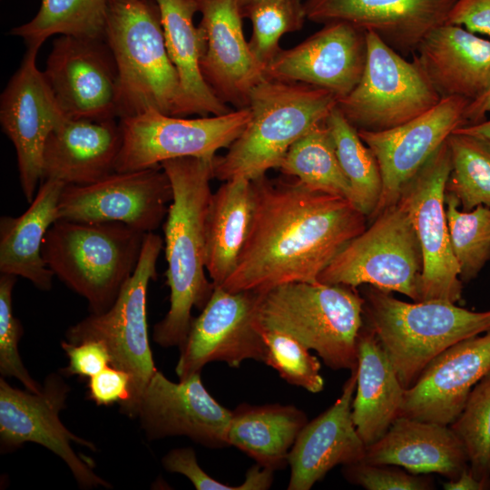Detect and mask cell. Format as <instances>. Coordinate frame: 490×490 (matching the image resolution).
Wrapping results in <instances>:
<instances>
[{
	"mask_svg": "<svg viewBox=\"0 0 490 490\" xmlns=\"http://www.w3.org/2000/svg\"><path fill=\"white\" fill-rule=\"evenodd\" d=\"M446 24L490 36V0H456Z\"/></svg>",
	"mask_w": 490,
	"mask_h": 490,
	"instance_id": "bcb514c9",
	"label": "cell"
},
{
	"mask_svg": "<svg viewBox=\"0 0 490 490\" xmlns=\"http://www.w3.org/2000/svg\"><path fill=\"white\" fill-rule=\"evenodd\" d=\"M307 423L306 414L294 406L243 404L232 411L228 442L275 471L289 465L290 449Z\"/></svg>",
	"mask_w": 490,
	"mask_h": 490,
	"instance_id": "1f68e13d",
	"label": "cell"
},
{
	"mask_svg": "<svg viewBox=\"0 0 490 490\" xmlns=\"http://www.w3.org/2000/svg\"><path fill=\"white\" fill-rule=\"evenodd\" d=\"M130 376L111 365L89 377L88 395L99 406L119 403L122 407L130 398Z\"/></svg>",
	"mask_w": 490,
	"mask_h": 490,
	"instance_id": "f6af8a7d",
	"label": "cell"
},
{
	"mask_svg": "<svg viewBox=\"0 0 490 490\" xmlns=\"http://www.w3.org/2000/svg\"><path fill=\"white\" fill-rule=\"evenodd\" d=\"M232 411L205 388L201 372L178 383L156 370L139 405L138 416L147 438L184 436L204 446H230Z\"/></svg>",
	"mask_w": 490,
	"mask_h": 490,
	"instance_id": "d6986e66",
	"label": "cell"
},
{
	"mask_svg": "<svg viewBox=\"0 0 490 490\" xmlns=\"http://www.w3.org/2000/svg\"><path fill=\"white\" fill-rule=\"evenodd\" d=\"M446 490H487V485L478 480L469 470H464L456 479L448 480L443 484Z\"/></svg>",
	"mask_w": 490,
	"mask_h": 490,
	"instance_id": "c3c4849f",
	"label": "cell"
},
{
	"mask_svg": "<svg viewBox=\"0 0 490 490\" xmlns=\"http://www.w3.org/2000/svg\"><path fill=\"white\" fill-rule=\"evenodd\" d=\"M453 132L473 136L490 147V120L474 124H467L456 129Z\"/></svg>",
	"mask_w": 490,
	"mask_h": 490,
	"instance_id": "f907efd6",
	"label": "cell"
},
{
	"mask_svg": "<svg viewBox=\"0 0 490 490\" xmlns=\"http://www.w3.org/2000/svg\"><path fill=\"white\" fill-rule=\"evenodd\" d=\"M40 47L31 46L0 99V122L13 142L19 181L27 202L42 181L43 154L50 133L68 117L59 106L44 73L37 68Z\"/></svg>",
	"mask_w": 490,
	"mask_h": 490,
	"instance_id": "2e32d148",
	"label": "cell"
},
{
	"mask_svg": "<svg viewBox=\"0 0 490 490\" xmlns=\"http://www.w3.org/2000/svg\"><path fill=\"white\" fill-rule=\"evenodd\" d=\"M367 59L357 86L336 106L357 129L379 132L399 126L441 100L423 70L366 31Z\"/></svg>",
	"mask_w": 490,
	"mask_h": 490,
	"instance_id": "30bf717a",
	"label": "cell"
},
{
	"mask_svg": "<svg viewBox=\"0 0 490 490\" xmlns=\"http://www.w3.org/2000/svg\"><path fill=\"white\" fill-rule=\"evenodd\" d=\"M450 171L446 142L407 182L397 201L414 226L422 252L419 301L456 303L462 297L463 282L451 245L445 204Z\"/></svg>",
	"mask_w": 490,
	"mask_h": 490,
	"instance_id": "7c38bea8",
	"label": "cell"
},
{
	"mask_svg": "<svg viewBox=\"0 0 490 490\" xmlns=\"http://www.w3.org/2000/svg\"><path fill=\"white\" fill-rule=\"evenodd\" d=\"M469 103L456 96L441 98L427 112L395 128L358 130L373 152L382 177L380 200L370 220L396 205L407 182L456 129L466 125L465 113Z\"/></svg>",
	"mask_w": 490,
	"mask_h": 490,
	"instance_id": "ac0fdd59",
	"label": "cell"
},
{
	"mask_svg": "<svg viewBox=\"0 0 490 490\" xmlns=\"http://www.w3.org/2000/svg\"><path fill=\"white\" fill-rule=\"evenodd\" d=\"M364 462L400 466L412 474L436 473L456 479L469 467L465 446L449 425L398 416L376 442Z\"/></svg>",
	"mask_w": 490,
	"mask_h": 490,
	"instance_id": "4316f807",
	"label": "cell"
},
{
	"mask_svg": "<svg viewBox=\"0 0 490 490\" xmlns=\"http://www.w3.org/2000/svg\"><path fill=\"white\" fill-rule=\"evenodd\" d=\"M163 240L154 232L144 236L137 266L122 288L113 306L91 315L66 331L68 342L102 341L111 357V366L131 378L130 398L121 411L137 417L142 394L157 368L148 337L146 299L151 280L157 279V261Z\"/></svg>",
	"mask_w": 490,
	"mask_h": 490,
	"instance_id": "ba28073f",
	"label": "cell"
},
{
	"mask_svg": "<svg viewBox=\"0 0 490 490\" xmlns=\"http://www.w3.org/2000/svg\"><path fill=\"white\" fill-rule=\"evenodd\" d=\"M490 113V90L476 100L469 103L465 113L467 124H474L485 120Z\"/></svg>",
	"mask_w": 490,
	"mask_h": 490,
	"instance_id": "681fc988",
	"label": "cell"
},
{
	"mask_svg": "<svg viewBox=\"0 0 490 490\" xmlns=\"http://www.w3.org/2000/svg\"><path fill=\"white\" fill-rule=\"evenodd\" d=\"M358 369L352 418L369 446L399 416L405 388L376 333L364 322L358 338Z\"/></svg>",
	"mask_w": 490,
	"mask_h": 490,
	"instance_id": "f1b7e54d",
	"label": "cell"
},
{
	"mask_svg": "<svg viewBox=\"0 0 490 490\" xmlns=\"http://www.w3.org/2000/svg\"><path fill=\"white\" fill-rule=\"evenodd\" d=\"M490 372V329L463 339L436 356L405 389L399 416L450 425L467 397Z\"/></svg>",
	"mask_w": 490,
	"mask_h": 490,
	"instance_id": "44dd1931",
	"label": "cell"
},
{
	"mask_svg": "<svg viewBox=\"0 0 490 490\" xmlns=\"http://www.w3.org/2000/svg\"><path fill=\"white\" fill-rule=\"evenodd\" d=\"M274 470L264 467L259 464L250 468L242 483L245 490H265L270 488L273 482Z\"/></svg>",
	"mask_w": 490,
	"mask_h": 490,
	"instance_id": "7dc6e473",
	"label": "cell"
},
{
	"mask_svg": "<svg viewBox=\"0 0 490 490\" xmlns=\"http://www.w3.org/2000/svg\"><path fill=\"white\" fill-rule=\"evenodd\" d=\"M240 8V12L245 9L246 7L255 4V3H258V2H261V1H265V0H236Z\"/></svg>",
	"mask_w": 490,
	"mask_h": 490,
	"instance_id": "816d5d0a",
	"label": "cell"
},
{
	"mask_svg": "<svg viewBox=\"0 0 490 490\" xmlns=\"http://www.w3.org/2000/svg\"><path fill=\"white\" fill-rule=\"evenodd\" d=\"M104 38L118 72L119 119L149 110L177 117L191 114L154 0H109Z\"/></svg>",
	"mask_w": 490,
	"mask_h": 490,
	"instance_id": "3957f363",
	"label": "cell"
},
{
	"mask_svg": "<svg viewBox=\"0 0 490 490\" xmlns=\"http://www.w3.org/2000/svg\"><path fill=\"white\" fill-rule=\"evenodd\" d=\"M413 60L441 98L471 103L490 90V41L461 26L444 24L431 30Z\"/></svg>",
	"mask_w": 490,
	"mask_h": 490,
	"instance_id": "484cf974",
	"label": "cell"
},
{
	"mask_svg": "<svg viewBox=\"0 0 490 490\" xmlns=\"http://www.w3.org/2000/svg\"><path fill=\"white\" fill-rule=\"evenodd\" d=\"M449 426L465 446L469 470L490 488V372L475 385Z\"/></svg>",
	"mask_w": 490,
	"mask_h": 490,
	"instance_id": "f35d334b",
	"label": "cell"
},
{
	"mask_svg": "<svg viewBox=\"0 0 490 490\" xmlns=\"http://www.w3.org/2000/svg\"><path fill=\"white\" fill-rule=\"evenodd\" d=\"M252 181L231 179L211 194L206 218V271L214 287L235 270L253 219Z\"/></svg>",
	"mask_w": 490,
	"mask_h": 490,
	"instance_id": "f546056e",
	"label": "cell"
},
{
	"mask_svg": "<svg viewBox=\"0 0 490 490\" xmlns=\"http://www.w3.org/2000/svg\"><path fill=\"white\" fill-rule=\"evenodd\" d=\"M65 184L43 180L29 208L20 216L0 218V272L23 277L49 290L54 276L42 256L50 227L58 220V203Z\"/></svg>",
	"mask_w": 490,
	"mask_h": 490,
	"instance_id": "83f0119b",
	"label": "cell"
},
{
	"mask_svg": "<svg viewBox=\"0 0 490 490\" xmlns=\"http://www.w3.org/2000/svg\"><path fill=\"white\" fill-rule=\"evenodd\" d=\"M201 14V71L212 93L236 109L248 107L252 88L264 77L242 28L236 0H195Z\"/></svg>",
	"mask_w": 490,
	"mask_h": 490,
	"instance_id": "7402d4cb",
	"label": "cell"
},
{
	"mask_svg": "<svg viewBox=\"0 0 490 490\" xmlns=\"http://www.w3.org/2000/svg\"><path fill=\"white\" fill-rule=\"evenodd\" d=\"M250 119L249 107L192 119L155 110L122 118V144L115 172L152 168L181 157L213 158L220 149L231 145Z\"/></svg>",
	"mask_w": 490,
	"mask_h": 490,
	"instance_id": "8fae6325",
	"label": "cell"
},
{
	"mask_svg": "<svg viewBox=\"0 0 490 490\" xmlns=\"http://www.w3.org/2000/svg\"><path fill=\"white\" fill-rule=\"evenodd\" d=\"M451 171L446 192L453 194L463 211L479 205L490 207V147L459 132L447 139Z\"/></svg>",
	"mask_w": 490,
	"mask_h": 490,
	"instance_id": "d590c367",
	"label": "cell"
},
{
	"mask_svg": "<svg viewBox=\"0 0 490 490\" xmlns=\"http://www.w3.org/2000/svg\"><path fill=\"white\" fill-rule=\"evenodd\" d=\"M331 92L264 77L252 88L250 119L222 156L213 158V179L254 180L279 169L289 149L337 104Z\"/></svg>",
	"mask_w": 490,
	"mask_h": 490,
	"instance_id": "277c9868",
	"label": "cell"
},
{
	"mask_svg": "<svg viewBox=\"0 0 490 490\" xmlns=\"http://www.w3.org/2000/svg\"><path fill=\"white\" fill-rule=\"evenodd\" d=\"M422 252L414 226L397 203L379 213L320 273L318 281L369 285L419 301Z\"/></svg>",
	"mask_w": 490,
	"mask_h": 490,
	"instance_id": "9c48e42d",
	"label": "cell"
},
{
	"mask_svg": "<svg viewBox=\"0 0 490 490\" xmlns=\"http://www.w3.org/2000/svg\"><path fill=\"white\" fill-rule=\"evenodd\" d=\"M70 387L57 374L49 375L42 391L34 393L11 387L0 379L1 451L10 452L27 442L41 445L64 461L79 486L84 489L111 487L93 472V461L78 456L71 444L76 443L93 451L94 445L71 433L59 418L65 407Z\"/></svg>",
	"mask_w": 490,
	"mask_h": 490,
	"instance_id": "4fadbf2b",
	"label": "cell"
},
{
	"mask_svg": "<svg viewBox=\"0 0 490 490\" xmlns=\"http://www.w3.org/2000/svg\"><path fill=\"white\" fill-rule=\"evenodd\" d=\"M446 213L454 255L462 282L475 279L490 260V207L460 211L458 200L445 195Z\"/></svg>",
	"mask_w": 490,
	"mask_h": 490,
	"instance_id": "8d00e7d4",
	"label": "cell"
},
{
	"mask_svg": "<svg viewBox=\"0 0 490 490\" xmlns=\"http://www.w3.org/2000/svg\"><path fill=\"white\" fill-rule=\"evenodd\" d=\"M279 170L311 190L352 200L350 184L340 166L326 120L293 143Z\"/></svg>",
	"mask_w": 490,
	"mask_h": 490,
	"instance_id": "d6a6232c",
	"label": "cell"
},
{
	"mask_svg": "<svg viewBox=\"0 0 490 490\" xmlns=\"http://www.w3.org/2000/svg\"><path fill=\"white\" fill-rule=\"evenodd\" d=\"M157 4L169 56L179 75L191 114L220 115L232 111L205 82L201 71L202 36L193 17L195 0H154Z\"/></svg>",
	"mask_w": 490,
	"mask_h": 490,
	"instance_id": "4dcf8cb0",
	"label": "cell"
},
{
	"mask_svg": "<svg viewBox=\"0 0 490 490\" xmlns=\"http://www.w3.org/2000/svg\"><path fill=\"white\" fill-rule=\"evenodd\" d=\"M61 347L69 359L68 366L63 369L67 376L91 377L111 365L109 351L102 341L86 340L77 344L62 341Z\"/></svg>",
	"mask_w": 490,
	"mask_h": 490,
	"instance_id": "7bdbcfd3",
	"label": "cell"
},
{
	"mask_svg": "<svg viewBox=\"0 0 490 490\" xmlns=\"http://www.w3.org/2000/svg\"><path fill=\"white\" fill-rule=\"evenodd\" d=\"M146 233L117 221L56 220L42 256L61 281L83 297L91 313L107 311L132 275Z\"/></svg>",
	"mask_w": 490,
	"mask_h": 490,
	"instance_id": "52a82bcc",
	"label": "cell"
},
{
	"mask_svg": "<svg viewBox=\"0 0 490 490\" xmlns=\"http://www.w3.org/2000/svg\"><path fill=\"white\" fill-rule=\"evenodd\" d=\"M241 15L251 22L249 45L263 71L281 50L280 38L301 29L307 19L303 0H265L246 7Z\"/></svg>",
	"mask_w": 490,
	"mask_h": 490,
	"instance_id": "74e56055",
	"label": "cell"
},
{
	"mask_svg": "<svg viewBox=\"0 0 490 490\" xmlns=\"http://www.w3.org/2000/svg\"><path fill=\"white\" fill-rule=\"evenodd\" d=\"M164 468L171 473L185 475L197 490H245L242 484L237 486L219 482L202 470L191 447L176 448L162 458Z\"/></svg>",
	"mask_w": 490,
	"mask_h": 490,
	"instance_id": "ee69618b",
	"label": "cell"
},
{
	"mask_svg": "<svg viewBox=\"0 0 490 490\" xmlns=\"http://www.w3.org/2000/svg\"><path fill=\"white\" fill-rule=\"evenodd\" d=\"M364 298L357 288L321 282H292L261 294V329L286 333L315 350L333 370L358 366V338Z\"/></svg>",
	"mask_w": 490,
	"mask_h": 490,
	"instance_id": "8992f818",
	"label": "cell"
},
{
	"mask_svg": "<svg viewBox=\"0 0 490 490\" xmlns=\"http://www.w3.org/2000/svg\"><path fill=\"white\" fill-rule=\"evenodd\" d=\"M367 49L365 30L346 22L328 23L299 44L281 49L264 75L322 88L339 99L358 83Z\"/></svg>",
	"mask_w": 490,
	"mask_h": 490,
	"instance_id": "ffe728a7",
	"label": "cell"
},
{
	"mask_svg": "<svg viewBox=\"0 0 490 490\" xmlns=\"http://www.w3.org/2000/svg\"><path fill=\"white\" fill-rule=\"evenodd\" d=\"M172 201V184L161 165L113 172L93 183L66 184L58 203V220L117 221L153 232L167 216Z\"/></svg>",
	"mask_w": 490,
	"mask_h": 490,
	"instance_id": "5bb4252c",
	"label": "cell"
},
{
	"mask_svg": "<svg viewBox=\"0 0 490 490\" xmlns=\"http://www.w3.org/2000/svg\"><path fill=\"white\" fill-rule=\"evenodd\" d=\"M251 227L231 275L220 286L230 292L318 282L338 252L363 232L368 218L350 201L311 190L298 180L251 181Z\"/></svg>",
	"mask_w": 490,
	"mask_h": 490,
	"instance_id": "6da1fadb",
	"label": "cell"
},
{
	"mask_svg": "<svg viewBox=\"0 0 490 490\" xmlns=\"http://www.w3.org/2000/svg\"><path fill=\"white\" fill-rule=\"evenodd\" d=\"M363 322L386 349L405 389L454 344L490 329V309L474 311L443 299L407 302L363 285Z\"/></svg>",
	"mask_w": 490,
	"mask_h": 490,
	"instance_id": "5b68a950",
	"label": "cell"
},
{
	"mask_svg": "<svg viewBox=\"0 0 490 490\" xmlns=\"http://www.w3.org/2000/svg\"><path fill=\"white\" fill-rule=\"evenodd\" d=\"M16 276L1 273L0 276V373L3 377L18 379L27 390L38 393L39 385L24 368L18 350L23 329L13 313V289Z\"/></svg>",
	"mask_w": 490,
	"mask_h": 490,
	"instance_id": "60d3db41",
	"label": "cell"
},
{
	"mask_svg": "<svg viewBox=\"0 0 490 490\" xmlns=\"http://www.w3.org/2000/svg\"><path fill=\"white\" fill-rule=\"evenodd\" d=\"M213 158L181 157L160 164L172 188L163 224L170 308L152 334L153 340L164 348L183 345L193 319L191 309L201 310L214 289L206 276V218Z\"/></svg>",
	"mask_w": 490,
	"mask_h": 490,
	"instance_id": "7a4b0ae2",
	"label": "cell"
},
{
	"mask_svg": "<svg viewBox=\"0 0 490 490\" xmlns=\"http://www.w3.org/2000/svg\"><path fill=\"white\" fill-rule=\"evenodd\" d=\"M456 0H304L309 21L346 22L372 31L402 55L414 54L434 28L446 24Z\"/></svg>",
	"mask_w": 490,
	"mask_h": 490,
	"instance_id": "603a6c76",
	"label": "cell"
},
{
	"mask_svg": "<svg viewBox=\"0 0 490 490\" xmlns=\"http://www.w3.org/2000/svg\"><path fill=\"white\" fill-rule=\"evenodd\" d=\"M122 144L115 119L67 118L48 136L43 154L42 181L83 185L115 172Z\"/></svg>",
	"mask_w": 490,
	"mask_h": 490,
	"instance_id": "d4e9b609",
	"label": "cell"
},
{
	"mask_svg": "<svg viewBox=\"0 0 490 490\" xmlns=\"http://www.w3.org/2000/svg\"><path fill=\"white\" fill-rule=\"evenodd\" d=\"M109 0H41L37 14L10 34L28 47L42 46L52 35L104 38Z\"/></svg>",
	"mask_w": 490,
	"mask_h": 490,
	"instance_id": "836d02e7",
	"label": "cell"
},
{
	"mask_svg": "<svg viewBox=\"0 0 490 490\" xmlns=\"http://www.w3.org/2000/svg\"><path fill=\"white\" fill-rule=\"evenodd\" d=\"M358 370L350 371L335 403L299 434L289 454V490H309L335 466L363 461L367 446L352 418Z\"/></svg>",
	"mask_w": 490,
	"mask_h": 490,
	"instance_id": "cb8c5ba5",
	"label": "cell"
},
{
	"mask_svg": "<svg viewBox=\"0 0 490 490\" xmlns=\"http://www.w3.org/2000/svg\"><path fill=\"white\" fill-rule=\"evenodd\" d=\"M343 475L349 483L368 490H432L431 477L412 474L400 466L360 461L344 466Z\"/></svg>",
	"mask_w": 490,
	"mask_h": 490,
	"instance_id": "b9f144b4",
	"label": "cell"
},
{
	"mask_svg": "<svg viewBox=\"0 0 490 490\" xmlns=\"http://www.w3.org/2000/svg\"><path fill=\"white\" fill-rule=\"evenodd\" d=\"M43 73L68 118H118V72L105 38L60 36Z\"/></svg>",
	"mask_w": 490,
	"mask_h": 490,
	"instance_id": "e0dca14e",
	"label": "cell"
},
{
	"mask_svg": "<svg viewBox=\"0 0 490 490\" xmlns=\"http://www.w3.org/2000/svg\"><path fill=\"white\" fill-rule=\"evenodd\" d=\"M261 293L230 292L214 287L201 311L192 319L175 371L180 380L201 372L212 361L238 368L244 360L264 363L267 347L257 313Z\"/></svg>",
	"mask_w": 490,
	"mask_h": 490,
	"instance_id": "9a60e30c",
	"label": "cell"
},
{
	"mask_svg": "<svg viewBox=\"0 0 490 490\" xmlns=\"http://www.w3.org/2000/svg\"><path fill=\"white\" fill-rule=\"evenodd\" d=\"M334 141L337 155L352 192V203L371 219L382 192L378 162L358 130L335 106L326 119Z\"/></svg>",
	"mask_w": 490,
	"mask_h": 490,
	"instance_id": "e575fe53",
	"label": "cell"
},
{
	"mask_svg": "<svg viewBox=\"0 0 490 490\" xmlns=\"http://www.w3.org/2000/svg\"><path fill=\"white\" fill-rule=\"evenodd\" d=\"M262 330L267 347L264 363L273 368L289 384L310 393L323 390L325 381L320 374L318 358L295 338L276 330Z\"/></svg>",
	"mask_w": 490,
	"mask_h": 490,
	"instance_id": "ab89813d",
	"label": "cell"
}]
</instances>
